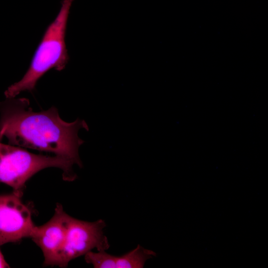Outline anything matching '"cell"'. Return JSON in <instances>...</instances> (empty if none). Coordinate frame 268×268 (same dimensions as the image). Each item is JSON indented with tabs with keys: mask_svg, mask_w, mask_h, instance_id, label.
<instances>
[{
	"mask_svg": "<svg viewBox=\"0 0 268 268\" xmlns=\"http://www.w3.org/2000/svg\"><path fill=\"white\" fill-rule=\"evenodd\" d=\"M81 129L89 130L84 120L65 122L54 106L35 112L25 98L0 102V141L6 137L9 144L52 153L80 168L83 164L78 150L84 142L78 135Z\"/></svg>",
	"mask_w": 268,
	"mask_h": 268,
	"instance_id": "1",
	"label": "cell"
},
{
	"mask_svg": "<svg viewBox=\"0 0 268 268\" xmlns=\"http://www.w3.org/2000/svg\"><path fill=\"white\" fill-rule=\"evenodd\" d=\"M156 256V253L138 245L129 253L120 256H113L105 251L84 255L85 262L95 268H142L147 260Z\"/></svg>",
	"mask_w": 268,
	"mask_h": 268,
	"instance_id": "7",
	"label": "cell"
},
{
	"mask_svg": "<svg viewBox=\"0 0 268 268\" xmlns=\"http://www.w3.org/2000/svg\"><path fill=\"white\" fill-rule=\"evenodd\" d=\"M106 223L102 219L88 222L69 216L61 268L67 267L71 260L85 255L93 249L106 251L110 247L103 229Z\"/></svg>",
	"mask_w": 268,
	"mask_h": 268,
	"instance_id": "4",
	"label": "cell"
},
{
	"mask_svg": "<svg viewBox=\"0 0 268 268\" xmlns=\"http://www.w3.org/2000/svg\"><path fill=\"white\" fill-rule=\"evenodd\" d=\"M74 0H63L55 19L48 26L37 47L30 66L19 81L4 92L6 98L15 97L21 92L32 91L39 79L52 68L64 69L69 57L65 37L70 8Z\"/></svg>",
	"mask_w": 268,
	"mask_h": 268,
	"instance_id": "2",
	"label": "cell"
},
{
	"mask_svg": "<svg viewBox=\"0 0 268 268\" xmlns=\"http://www.w3.org/2000/svg\"><path fill=\"white\" fill-rule=\"evenodd\" d=\"M73 165L71 161L61 156L36 154L23 147L0 141V183L10 187L13 192L21 196L27 181L47 168H60L65 180H74L76 175Z\"/></svg>",
	"mask_w": 268,
	"mask_h": 268,
	"instance_id": "3",
	"label": "cell"
},
{
	"mask_svg": "<svg viewBox=\"0 0 268 268\" xmlns=\"http://www.w3.org/2000/svg\"><path fill=\"white\" fill-rule=\"evenodd\" d=\"M9 268V266L5 260L0 249V268Z\"/></svg>",
	"mask_w": 268,
	"mask_h": 268,
	"instance_id": "8",
	"label": "cell"
},
{
	"mask_svg": "<svg viewBox=\"0 0 268 268\" xmlns=\"http://www.w3.org/2000/svg\"><path fill=\"white\" fill-rule=\"evenodd\" d=\"M69 216L58 203L52 217L44 224L34 227L30 237L41 249L44 266L61 268Z\"/></svg>",
	"mask_w": 268,
	"mask_h": 268,
	"instance_id": "6",
	"label": "cell"
},
{
	"mask_svg": "<svg viewBox=\"0 0 268 268\" xmlns=\"http://www.w3.org/2000/svg\"><path fill=\"white\" fill-rule=\"evenodd\" d=\"M21 197L13 192L0 195V246L30 237L35 226Z\"/></svg>",
	"mask_w": 268,
	"mask_h": 268,
	"instance_id": "5",
	"label": "cell"
}]
</instances>
